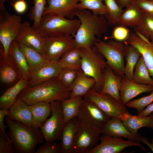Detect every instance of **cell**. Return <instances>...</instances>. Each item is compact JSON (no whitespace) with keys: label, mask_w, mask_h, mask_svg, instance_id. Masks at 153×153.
<instances>
[{"label":"cell","mask_w":153,"mask_h":153,"mask_svg":"<svg viewBox=\"0 0 153 153\" xmlns=\"http://www.w3.org/2000/svg\"><path fill=\"white\" fill-rule=\"evenodd\" d=\"M95 84L94 79L86 76L81 69L69 89L71 92L70 98L77 96L83 97L92 88Z\"/></svg>","instance_id":"obj_26"},{"label":"cell","mask_w":153,"mask_h":153,"mask_svg":"<svg viewBox=\"0 0 153 153\" xmlns=\"http://www.w3.org/2000/svg\"><path fill=\"white\" fill-rule=\"evenodd\" d=\"M61 68L79 70L81 69L82 58L78 48L74 47L65 53L58 61Z\"/></svg>","instance_id":"obj_32"},{"label":"cell","mask_w":153,"mask_h":153,"mask_svg":"<svg viewBox=\"0 0 153 153\" xmlns=\"http://www.w3.org/2000/svg\"><path fill=\"white\" fill-rule=\"evenodd\" d=\"M153 112V103L150 104L147 106L142 111L138 114L139 117H144L148 116Z\"/></svg>","instance_id":"obj_47"},{"label":"cell","mask_w":153,"mask_h":153,"mask_svg":"<svg viewBox=\"0 0 153 153\" xmlns=\"http://www.w3.org/2000/svg\"><path fill=\"white\" fill-rule=\"evenodd\" d=\"M75 15L80 22L73 36L75 47L92 48L98 39L108 32L109 25L104 15L94 14L86 9L78 10Z\"/></svg>","instance_id":"obj_1"},{"label":"cell","mask_w":153,"mask_h":153,"mask_svg":"<svg viewBox=\"0 0 153 153\" xmlns=\"http://www.w3.org/2000/svg\"><path fill=\"white\" fill-rule=\"evenodd\" d=\"M61 146L60 143L56 141L46 142L42 146L38 147L35 153H61Z\"/></svg>","instance_id":"obj_41"},{"label":"cell","mask_w":153,"mask_h":153,"mask_svg":"<svg viewBox=\"0 0 153 153\" xmlns=\"http://www.w3.org/2000/svg\"><path fill=\"white\" fill-rule=\"evenodd\" d=\"M43 14H54L69 19H74L78 10L79 0H47Z\"/></svg>","instance_id":"obj_17"},{"label":"cell","mask_w":153,"mask_h":153,"mask_svg":"<svg viewBox=\"0 0 153 153\" xmlns=\"http://www.w3.org/2000/svg\"><path fill=\"white\" fill-rule=\"evenodd\" d=\"M153 90V86L136 83L132 80L122 78L120 89L121 103L126 105L133 98L144 93L150 92Z\"/></svg>","instance_id":"obj_18"},{"label":"cell","mask_w":153,"mask_h":153,"mask_svg":"<svg viewBox=\"0 0 153 153\" xmlns=\"http://www.w3.org/2000/svg\"><path fill=\"white\" fill-rule=\"evenodd\" d=\"M9 112L8 110L0 109V132L5 135H7L5 131V129L7 126L4 123V118L5 116L8 115Z\"/></svg>","instance_id":"obj_46"},{"label":"cell","mask_w":153,"mask_h":153,"mask_svg":"<svg viewBox=\"0 0 153 153\" xmlns=\"http://www.w3.org/2000/svg\"><path fill=\"white\" fill-rule=\"evenodd\" d=\"M5 0H0V13H5L6 9L4 5Z\"/></svg>","instance_id":"obj_50"},{"label":"cell","mask_w":153,"mask_h":153,"mask_svg":"<svg viewBox=\"0 0 153 153\" xmlns=\"http://www.w3.org/2000/svg\"><path fill=\"white\" fill-rule=\"evenodd\" d=\"M135 2L143 12L153 16V1L135 0Z\"/></svg>","instance_id":"obj_44"},{"label":"cell","mask_w":153,"mask_h":153,"mask_svg":"<svg viewBox=\"0 0 153 153\" xmlns=\"http://www.w3.org/2000/svg\"><path fill=\"white\" fill-rule=\"evenodd\" d=\"M15 40L41 53L44 51V38L37 29L30 26L27 21L22 23Z\"/></svg>","instance_id":"obj_14"},{"label":"cell","mask_w":153,"mask_h":153,"mask_svg":"<svg viewBox=\"0 0 153 153\" xmlns=\"http://www.w3.org/2000/svg\"><path fill=\"white\" fill-rule=\"evenodd\" d=\"M130 33V30L127 27L118 25L114 28L112 35L114 40L124 42L128 38Z\"/></svg>","instance_id":"obj_42"},{"label":"cell","mask_w":153,"mask_h":153,"mask_svg":"<svg viewBox=\"0 0 153 153\" xmlns=\"http://www.w3.org/2000/svg\"><path fill=\"white\" fill-rule=\"evenodd\" d=\"M122 77L116 74L108 65L105 73L104 82L102 90L100 94H108L121 102L120 89Z\"/></svg>","instance_id":"obj_22"},{"label":"cell","mask_w":153,"mask_h":153,"mask_svg":"<svg viewBox=\"0 0 153 153\" xmlns=\"http://www.w3.org/2000/svg\"><path fill=\"white\" fill-rule=\"evenodd\" d=\"M133 28L136 33L153 41V16L143 12L140 21Z\"/></svg>","instance_id":"obj_35"},{"label":"cell","mask_w":153,"mask_h":153,"mask_svg":"<svg viewBox=\"0 0 153 153\" xmlns=\"http://www.w3.org/2000/svg\"><path fill=\"white\" fill-rule=\"evenodd\" d=\"M151 129L153 131V127L151 128Z\"/></svg>","instance_id":"obj_52"},{"label":"cell","mask_w":153,"mask_h":153,"mask_svg":"<svg viewBox=\"0 0 153 153\" xmlns=\"http://www.w3.org/2000/svg\"><path fill=\"white\" fill-rule=\"evenodd\" d=\"M51 116L40 127L46 142L61 140L65 124L61 102L54 101L50 103Z\"/></svg>","instance_id":"obj_7"},{"label":"cell","mask_w":153,"mask_h":153,"mask_svg":"<svg viewBox=\"0 0 153 153\" xmlns=\"http://www.w3.org/2000/svg\"><path fill=\"white\" fill-rule=\"evenodd\" d=\"M71 94L69 89L56 77L35 86L25 88L20 92L16 99L31 105L39 102L61 101L70 98Z\"/></svg>","instance_id":"obj_2"},{"label":"cell","mask_w":153,"mask_h":153,"mask_svg":"<svg viewBox=\"0 0 153 153\" xmlns=\"http://www.w3.org/2000/svg\"><path fill=\"white\" fill-rule=\"evenodd\" d=\"M44 38V53L50 62H58L75 46V39L73 36H54Z\"/></svg>","instance_id":"obj_11"},{"label":"cell","mask_w":153,"mask_h":153,"mask_svg":"<svg viewBox=\"0 0 153 153\" xmlns=\"http://www.w3.org/2000/svg\"><path fill=\"white\" fill-rule=\"evenodd\" d=\"M143 12L135 1L127 7L121 15L117 25L133 27L140 22Z\"/></svg>","instance_id":"obj_28"},{"label":"cell","mask_w":153,"mask_h":153,"mask_svg":"<svg viewBox=\"0 0 153 153\" xmlns=\"http://www.w3.org/2000/svg\"><path fill=\"white\" fill-rule=\"evenodd\" d=\"M107 9L104 16L109 25H117L118 20L123 12L122 8L117 4L115 0H103Z\"/></svg>","instance_id":"obj_36"},{"label":"cell","mask_w":153,"mask_h":153,"mask_svg":"<svg viewBox=\"0 0 153 153\" xmlns=\"http://www.w3.org/2000/svg\"><path fill=\"white\" fill-rule=\"evenodd\" d=\"M153 101V90L149 95L130 101L125 105L128 107L136 109L138 114Z\"/></svg>","instance_id":"obj_40"},{"label":"cell","mask_w":153,"mask_h":153,"mask_svg":"<svg viewBox=\"0 0 153 153\" xmlns=\"http://www.w3.org/2000/svg\"><path fill=\"white\" fill-rule=\"evenodd\" d=\"M20 16L11 14L7 11L0 13V41L5 53L8 54L11 42L15 40L22 24Z\"/></svg>","instance_id":"obj_10"},{"label":"cell","mask_w":153,"mask_h":153,"mask_svg":"<svg viewBox=\"0 0 153 153\" xmlns=\"http://www.w3.org/2000/svg\"><path fill=\"white\" fill-rule=\"evenodd\" d=\"M101 134V129L96 127L80 124L74 140L73 153H85L95 147Z\"/></svg>","instance_id":"obj_12"},{"label":"cell","mask_w":153,"mask_h":153,"mask_svg":"<svg viewBox=\"0 0 153 153\" xmlns=\"http://www.w3.org/2000/svg\"><path fill=\"white\" fill-rule=\"evenodd\" d=\"M30 106L32 115V126L39 129L51 114L50 103L39 102Z\"/></svg>","instance_id":"obj_29"},{"label":"cell","mask_w":153,"mask_h":153,"mask_svg":"<svg viewBox=\"0 0 153 153\" xmlns=\"http://www.w3.org/2000/svg\"><path fill=\"white\" fill-rule=\"evenodd\" d=\"M8 54L13 60L22 78L29 80L31 77V72L24 54L21 50L18 42L15 40L11 42Z\"/></svg>","instance_id":"obj_24"},{"label":"cell","mask_w":153,"mask_h":153,"mask_svg":"<svg viewBox=\"0 0 153 153\" xmlns=\"http://www.w3.org/2000/svg\"><path fill=\"white\" fill-rule=\"evenodd\" d=\"M22 78L11 56L6 54L2 45H0V78L1 82L7 85L16 83Z\"/></svg>","instance_id":"obj_15"},{"label":"cell","mask_w":153,"mask_h":153,"mask_svg":"<svg viewBox=\"0 0 153 153\" xmlns=\"http://www.w3.org/2000/svg\"><path fill=\"white\" fill-rule=\"evenodd\" d=\"M5 121L9 130L7 135L12 141L15 152H35L37 144L42 143L44 137L39 129L12 120L6 116Z\"/></svg>","instance_id":"obj_3"},{"label":"cell","mask_w":153,"mask_h":153,"mask_svg":"<svg viewBox=\"0 0 153 153\" xmlns=\"http://www.w3.org/2000/svg\"><path fill=\"white\" fill-rule=\"evenodd\" d=\"M122 122L129 131L136 133L141 128L153 127V112L148 116L141 117L130 114Z\"/></svg>","instance_id":"obj_30"},{"label":"cell","mask_w":153,"mask_h":153,"mask_svg":"<svg viewBox=\"0 0 153 153\" xmlns=\"http://www.w3.org/2000/svg\"><path fill=\"white\" fill-rule=\"evenodd\" d=\"M124 42L134 46L139 50L153 79V41L144 40L135 32H132Z\"/></svg>","instance_id":"obj_16"},{"label":"cell","mask_w":153,"mask_h":153,"mask_svg":"<svg viewBox=\"0 0 153 153\" xmlns=\"http://www.w3.org/2000/svg\"><path fill=\"white\" fill-rule=\"evenodd\" d=\"M9 110V114L7 116L10 119L32 126V115L30 105L22 101L16 99Z\"/></svg>","instance_id":"obj_23"},{"label":"cell","mask_w":153,"mask_h":153,"mask_svg":"<svg viewBox=\"0 0 153 153\" xmlns=\"http://www.w3.org/2000/svg\"><path fill=\"white\" fill-rule=\"evenodd\" d=\"M78 19H69L54 14L43 15L38 31L44 37L54 36H74L80 25Z\"/></svg>","instance_id":"obj_5"},{"label":"cell","mask_w":153,"mask_h":153,"mask_svg":"<svg viewBox=\"0 0 153 153\" xmlns=\"http://www.w3.org/2000/svg\"><path fill=\"white\" fill-rule=\"evenodd\" d=\"M61 68L58 62L50 61L31 73V77L28 80L27 87L35 86L52 78L57 77Z\"/></svg>","instance_id":"obj_20"},{"label":"cell","mask_w":153,"mask_h":153,"mask_svg":"<svg viewBox=\"0 0 153 153\" xmlns=\"http://www.w3.org/2000/svg\"><path fill=\"white\" fill-rule=\"evenodd\" d=\"M10 4L18 14H23L27 10V5L25 0H18L13 3L11 2Z\"/></svg>","instance_id":"obj_45"},{"label":"cell","mask_w":153,"mask_h":153,"mask_svg":"<svg viewBox=\"0 0 153 153\" xmlns=\"http://www.w3.org/2000/svg\"><path fill=\"white\" fill-rule=\"evenodd\" d=\"M151 143H150L148 139L145 137H141L140 139V143H144L147 145L153 152V138L151 139Z\"/></svg>","instance_id":"obj_49"},{"label":"cell","mask_w":153,"mask_h":153,"mask_svg":"<svg viewBox=\"0 0 153 153\" xmlns=\"http://www.w3.org/2000/svg\"><path fill=\"white\" fill-rule=\"evenodd\" d=\"M83 97L92 101L110 118H116L122 121L130 114L125 105L110 95L98 93L92 88Z\"/></svg>","instance_id":"obj_8"},{"label":"cell","mask_w":153,"mask_h":153,"mask_svg":"<svg viewBox=\"0 0 153 153\" xmlns=\"http://www.w3.org/2000/svg\"><path fill=\"white\" fill-rule=\"evenodd\" d=\"M141 56V52L137 48L131 44H125V58L126 63L124 73L126 78L132 80L134 69Z\"/></svg>","instance_id":"obj_31"},{"label":"cell","mask_w":153,"mask_h":153,"mask_svg":"<svg viewBox=\"0 0 153 153\" xmlns=\"http://www.w3.org/2000/svg\"><path fill=\"white\" fill-rule=\"evenodd\" d=\"M28 85V81L22 78L7 89L0 97V109L8 110L15 101L20 92Z\"/></svg>","instance_id":"obj_25"},{"label":"cell","mask_w":153,"mask_h":153,"mask_svg":"<svg viewBox=\"0 0 153 153\" xmlns=\"http://www.w3.org/2000/svg\"><path fill=\"white\" fill-rule=\"evenodd\" d=\"M78 10L86 9L91 11L94 14L104 16L107 12L103 0H79Z\"/></svg>","instance_id":"obj_37"},{"label":"cell","mask_w":153,"mask_h":153,"mask_svg":"<svg viewBox=\"0 0 153 153\" xmlns=\"http://www.w3.org/2000/svg\"><path fill=\"white\" fill-rule=\"evenodd\" d=\"M76 117L81 124L101 129L111 118L92 101L83 97Z\"/></svg>","instance_id":"obj_9"},{"label":"cell","mask_w":153,"mask_h":153,"mask_svg":"<svg viewBox=\"0 0 153 153\" xmlns=\"http://www.w3.org/2000/svg\"><path fill=\"white\" fill-rule=\"evenodd\" d=\"M82 58L81 69L87 76L94 78L95 84L92 89L100 94L103 88L105 73L107 66L103 55L95 46L90 48H78Z\"/></svg>","instance_id":"obj_4"},{"label":"cell","mask_w":153,"mask_h":153,"mask_svg":"<svg viewBox=\"0 0 153 153\" xmlns=\"http://www.w3.org/2000/svg\"><path fill=\"white\" fill-rule=\"evenodd\" d=\"M15 152L12 141L7 135L0 132V153H14Z\"/></svg>","instance_id":"obj_43"},{"label":"cell","mask_w":153,"mask_h":153,"mask_svg":"<svg viewBox=\"0 0 153 153\" xmlns=\"http://www.w3.org/2000/svg\"><path fill=\"white\" fill-rule=\"evenodd\" d=\"M47 0H33L34 6L30 8L28 16L33 21V27L37 29L44 11Z\"/></svg>","instance_id":"obj_38"},{"label":"cell","mask_w":153,"mask_h":153,"mask_svg":"<svg viewBox=\"0 0 153 153\" xmlns=\"http://www.w3.org/2000/svg\"><path fill=\"white\" fill-rule=\"evenodd\" d=\"M94 46L114 72L122 78L125 77V44L124 42L113 39L105 41L98 39Z\"/></svg>","instance_id":"obj_6"},{"label":"cell","mask_w":153,"mask_h":153,"mask_svg":"<svg viewBox=\"0 0 153 153\" xmlns=\"http://www.w3.org/2000/svg\"><path fill=\"white\" fill-rule=\"evenodd\" d=\"M79 70L61 68L57 77L63 85L69 89L76 77Z\"/></svg>","instance_id":"obj_39"},{"label":"cell","mask_w":153,"mask_h":153,"mask_svg":"<svg viewBox=\"0 0 153 153\" xmlns=\"http://www.w3.org/2000/svg\"><path fill=\"white\" fill-rule=\"evenodd\" d=\"M18 42L21 50L25 56L31 73L50 62L45 54L41 53L24 44Z\"/></svg>","instance_id":"obj_27"},{"label":"cell","mask_w":153,"mask_h":153,"mask_svg":"<svg viewBox=\"0 0 153 153\" xmlns=\"http://www.w3.org/2000/svg\"><path fill=\"white\" fill-rule=\"evenodd\" d=\"M118 5L122 8H126L135 1V0H115Z\"/></svg>","instance_id":"obj_48"},{"label":"cell","mask_w":153,"mask_h":153,"mask_svg":"<svg viewBox=\"0 0 153 153\" xmlns=\"http://www.w3.org/2000/svg\"><path fill=\"white\" fill-rule=\"evenodd\" d=\"M100 143L85 153H119L125 148L131 146H138L146 152L140 143L128 140L121 137H112L103 134L100 136Z\"/></svg>","instance_id":"obj_13"},{"label":"cell","mask_w":153,"mask_h":153,"mask_svg":"<svg viewBox=\"0 0 153 153\" xmlns=\"http://www.w3.org/2000/svg\"><path fill=\"white\" fill-rule=\"evenodd\" d=\"M149 0L153 1V0Z\"/></svg>","instance_id":"obj_53"},{"label":"cell","mask_w":153,"mask_h":153,"mask_svg":"<svg viewBox=\"0 0 153 153\" xmlns=\"http://www.w3.org/2000/svg\"><path fill=\"white\" fill-rule=\"evenodd\" d=\"M18 0H10V1H11V2L12 3H14L16 1H17Z\"/></svg>","instance_id":"obj_51"},{"label":"cell","mask_w":153,"mask_h":153,"mask_svg":"<svg viewBox=\"0 0 153 153\" xmlns=\"http://www.w3.org/2000/svg\"><path fill=\"white\" fill-rule=\"evenodd\" d=\"M83 97L77 96L61 101L65 122L76 117Z\"/></svg>","instance_id":"obj_33"},{"label":"cell","mask_w":153,"mask_h":153,"mask_svg":"<svg viewBox=\"0 0 153 153\" xmlns=\"http://www.w3.org/2000/svg\"><path fill=\"white\" fill-rule=\"evenodd\" d=\"M101 130L102 134L112 137H123L139 143H140L142 137L141 135L137 133H133L129 131L122 121L116 118H111Z\"/></svg>","instance_id":"obj_19"},{"label":"cell","mask_w":153,"mask_h":153,"mask_svg":"<svg viewBox=\"0 0 153 153\" xmlns=\"http://www.w3.org/2000/svg\"><path fill=\"white\" fill-rule=\"evenodd\" d=\"M80 125L76 117L65 123L61 139V153H73L74 140Z\"/></svg>","instance_id":"obj_21"},{"label":"cell","mask_w":153,"mask_h":153,"mask_svg":"<svg viewBox=\"0 0 153 153\" xmlns=\"http://www.w3.org/2000/svg\"><path fill=\"white\" fill-rule=\"evenodd\" d=\"M132 80L137 83L153 86V79L150 75L142 55L135 67Z\"/></svg>","instance_id":"obj_34"}]
</instances>
